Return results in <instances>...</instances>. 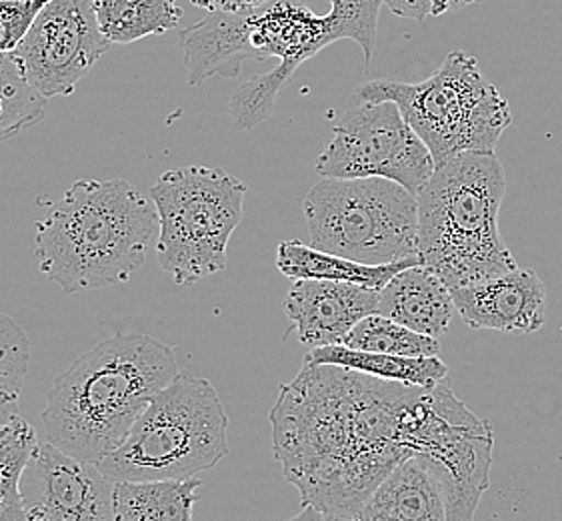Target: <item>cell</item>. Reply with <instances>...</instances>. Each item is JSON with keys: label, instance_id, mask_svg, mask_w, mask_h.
Masks as SVG:
<instances>
[{"label": "cell", "instance_id": "cell-2", "mask_svg": "<svg viewBox=\"0 0 562 521\" xmlns=\"http://www.w3.org/2000/svg\"><path fill=\"white\" fill-rule=\"evenodd\" d=\"M177 347L145 333H119L80 355L46 396V440L101 464L116 452L153 397L179 375Z\"/></svg>", "mask_w": 562, "mask_h": 521}, {"label": "cell", "instance_id": "cell-24", "mask_svg": "<svg viewBox=\"0 0 562 521\" xmlns=\"http://www.w3.org/2000/svg\"><path fill=\"white\" fill-rule=\"evenodd\" d=\"M342 345L360 352L391 353L403 357H439L440 341L372 313L347 335Z\"/></svg>", "mask_w": 562, "mask_h": 521}, {"label": "cell", "instance_id": "cell-29", "mask_svg": "<svg viewBox=\"0 0 562 521\" xmlns=\"http://www.w3.org/2000/svg\"><path fill=\"white\" fill-rule=\"evenodd\" d=\"M194 7L209 12H247L255 11L269 0H191Z\"/></svg>", "mask_w": 562, "mask_h": 521}, {"label": "cell", "instance_id": "cell-20", "mask_svg": "<svg viewBox=\"0 0 562 521\" xmlns=\"http://www.w3.org/2000/svg\"><path fill=\"white\" fill-rule=\"evenodd\" d=\"M304 362L338 365L359 374L379 377L384 381L427 387V389L440 386L449 375L447 363L440 362L439 357H403V355H391V353L360 352V350H350L342 343L315 347L306 353Z\"/></svg>", "mask_w": 562, "mask_h": 521}, {"label": "cell", "instance_id": "cell-7", "mask_svg": "<svg viewBox=\"0 0 562 521\" xmlns=\"http://www.w3.org/2000/svg\"><path fill=\"white\" fill-rule=\"evenodd\" d=\"M157 207V260L180 287L226 269V251L243 221L247 185L218 167L167 170L148 191Z\"/></svg>", "mask_w": 562, "mask_h": 521}, {"label": "cell", "instance_id": "cell-30", "mask_svg": "<svg viewBox=\"0 0 562 521\" xmlns=\"http://www.w3.org/2000/svg\"><path fill=\"white\" fill-rule=\"evenodd\" d=\"M286 521H328L325 518V513H321V511L315 510V508H311V506H303V511L301 513H296L294 518Z\"/></svg>", "mask_w": 562, "mask_h": 521}, {"label": "cell", "instance_id": "cell-22", "mask_svg": "<svg viewBox=\"0 0 562 521\" xmlns=\"http://www.w3.org/2000/svg\"><path fill=\"white\" fill-rule=\"evenodd\" d=\"M36 445V431L21 415L0 428V521H29L21 477Z\"/></svg>", "mask_w": 562, "mask_h": 521}, {"label": "cell", "instance_id": "cell-8", "mask_svg": "<svg viewBox=\"0 0 562 521\" xmlns=\"http://www.w3.org/2000/svg\"><path fill=\"white\" fill-rule=\"evenodd\" d=\"M311 245L367 265L418 255V199L403 185L367 179H323L306 195Z\"/></svg>", "mask_w": 562, "mask_h": 521}, {"label": "cell", "instance_id": "cell-11", "mask_svg": "<svg viewBox=\"0 0 562 521\" xmlns=\"http://www.w3.org/2000/svg\"><path fill=\"white\" fill-rule=\"evenodd\" d=\"M109 46L92 0H50L12 57L24 79L53 99L77 91Z\"/></svg>", "mask_w": 562, "mask_h": 521}, {"label": "cell", "instance_id": "cell-10", "mask_svg": "<svg viewBox=\"0 0 562 521\" xmlns=\"http://www.w3.org/2000/svg\"><path fill=\"white\" fill-rule=\"evenodd\" d=\"M337 41L330 14L318 16L296 0H269L250 12V45L259 60L279 58L281 65L238 87L231 101L235 123L250 131L267 121L277 95L294 70Z\"/></svg>", "mask_w": 562, "mask_h": 521}, {"label": "cell", "instance_id": "cell-5", "mask_svg": "<svg viewBox=\"0 0 562 521\" xmlns=\"http://www.w3.org/2000/svg\"><path fill=\"white\" fill-rule=\"evenodd\" d=\"M226 455L228 418L221 397L209 379L179 372L99 467L113 481L191 479Z\"/></svg>", "mask_w": 562, "mask_h": 521}, {"label": "cell", "instance_id": "cell-15", "mask_svg": "<svg viewBox=\"0 0 562 521\" xmlns=\"http://www.w3.org/2000/svg\"><path fill=\"white\" fill-rule=\"evenodd\" d=\"M250 12H211L180 33L191 87L203 85L214 75L235 79L247 60H259L250 45Z\"/></svg>", "mask_w": 562, "mask_h": 521}, {"label": "cell", "instance_id": "cell-17", "mask_svg": "<svg viewBox=\"0 0 562 521\" xmlns=\"http://www.w3.org/2000/svg\"><path fill=\"white\" fill-rule=\"evenodd\" d=\"M454 311L452 291L425 265L396 273L381 289V315L435 340L447 333Z\"/></svg>", "mask_w": 562, "mask_h": 521}, {"label": "cell", "instance_id": "cell-1", "mask_svg": "<svg viewBox=\"0 0 562 521\" xmlns=\"http://www.w3.org/2000/svg\"><path fill=\"white\" fill-rule=\"evenodd\" d=\"M437 387L405 386L304 362L270 409L272 447L303 506L359 518L372 491L416 457Z\"/></svg>", "mask_w": 562, "mask_h": 521}, {"label": "cell", "instance_id": "cell-4", "mask_svg": "<svg viewBox=\"0 0 562 521\" xmlns=\"http://www.w3.org/2000/svg\"><path fill=\"white\" fill-rule=\"evenodd\" d=\"M506 177L495 153H462L432 173L418 199V255L450 291L517 269L498 229Z\"/></svg>", "mask_w": 562, "mask_h": 521}, {"label": "cell", "instance_id": "cell-27", "mask_svg": "<svg viewBox=\"0 0 562 521\" xmlns=\"http://www.w3.org/2000/svg\"><path fill=\"white\" fill-rule=\"evenodd\" d=\"M50 0H0V55H11Z\"/></svg>", "mask_w": 562, "mask_h": 521}, {"label": "cell", "instance_id": "cell-3", "mask_svg": "<svg viewBox=\"0 0 562 521\" xmlns=\"http://www.w3.org/2000/svg\"><path fill=\"white\" fill-rule=\"evenodd\" d=\"M158 235L157 207L124 179H85L36 225L41 271L65 293L126 284Z\"/></svg>", "mask_w": 562, "mask_h": 521}, {"label": "cell", "instance_id": "cell-13", "mask_svg": "<svg viewBox=\"0 0 562 521\" xmlns=\"http://www.w3.org/2000/svg\"><path fill=\"white\" fill-rule=\"evenodd\" d=\"M381 291L360 285L299 279L284 297L296 337L311 350L340 345L360 321L379 313Z\"/></svg>", "mask_w": 562, "mask_h": 521}, {"label": "cell", "instance_id": "cell-14", "mask_svg": "<svg viewBox=\"0 0 562 521\" xmlns=\"http://www.w3.org/2000/svg\"><path fill=\"white\" fill-rule=\"evenodd\" d=\"M454 309L473 329L535 333L547 319V287L539 273L513 269L452 291Z\"/></svg>", "mask_w": 562, "mask_h": 521}, {"label": "cell", "instance_id": "cell-26", "mask_svg": "<svg viewBox=\"0 0 562 521\" xmlns=\"http://www.w3.org/2000/svg\"><path fill=\"white\" fill-rule=\"evenodd\" d=\"M330 19L337 29L338 41L350 38L362 48L367 70L371 68L376 31H379V12L386 0H328Z\"/></svg>", "mask_w": 562, "mask_h": 521}, {"label": "cell", "instance_id": "cell-23", "mask_svg": "<svg viewBox=\"0 0 562 521\" xmlns=\"http://www.w3.org/2000/svg\"><path fill=\"white\" fill-rule=\"evenodd\" d=\"M46 104L48 99L24 79L12 53L0 55V141L38 125L45 119Z\"/></svg>", "mask_w": 562, "mask_h": 521}, {"label": "cell", "instance_id": "cell-6", "mask_svg": "<svg viewBox=\"0 0 562 521\" xmlns=\"http://www.w3.org/2000/svg\"><path fill=\"white\" fill-rule=\"evenodd\" d=\"M355 95L364 101L394 102L437 167L462 153H495L513 123L508 101L484 79L479 60L459 48L450 51L428 79L371 80Z\"/></svg>", "mask_w": 562, "mask_h": 521}, {"label": "cell", "instance_id": "cell-25", "mask_svg": "<svg viewBox=\"0 0 562 521\" xmlns=\"http://www.w3.org/2000/svg\"><path fill=\"white\" fill-rule=\"evenodd\" d=\"M31 357V340L23 325L0 313V428L19 418Z\"/></svg>", "mask_w": 562, "mask_h": 521}, {"label": "cell", "instance_id": "cell-31", "mask_svg": "<svg viewBox=\"0 0 562 521\" xmlns=\"http://www.w3.org/2000/svg\"><path fill=\"white\" fill-rule=\"evenodd\" d=\"M328 521H360L359 518H340V520H328Z\"/></svg>", "mask_w": 562, "mask_h": 521}, {"label": "cell", "instance_id": "cell-28", "mask_svg": "<svg viewBox=\"0 0 562 521\" xmlns=\"http://www.w3.org/2000/svg\"><path fill=\"white\" fill-rule=\"evenodd\" d=\"M483 0H386L384 7L396 16L413 19L423 23L428 16H442L447 12H457Z\"/></svg>", "mask_w": 562, "mask_h": 521}, {"label": "cell", "instance_id": "cell-12", "mask_svg": "<svg viewBox=\"0 0 562 521\" xmlns=\"http://www.w3.org/2000/svg\"><path fill=\"white\" fill-rule=\"evenodd\" d=\"M114 481L101 467L38 442L21 477L29 521H114Z\"/></svg>", "mask_w": 562, "mask_h": 521}, {"label": "cell", "instance_id": "cell-9", "mask_svg": "<svg viewBox=\"0 0 562 521\" xmlns=\"http://www.w3.org/2000/svg\"><path fill=\"white\" fill-rule=\"evenodd\" d=\"M437 169L425 141L391 101H364L352 95L316 159L323 179L381 177L418 195Z\"/></svg>", "mask_w": 562, "mask_h": 521}, {"label": "cell", "instance_id": "cell-18", "mask_svg": "<svg viewBox=\"0 0 562 521\" xmlns=\"http://www.w3.org/2000/svg\"><path fill=\"white\" fill-rule=\"evenodd\" d=\"M415 265H423L420 257L389 263V265H367V263H359V260L338 257L333 253L316 250L313 245H304L296 239L282 241L277 250L279 271L293 281H299V279L338 281V284L369 287L376 291H381L396 273L405 271Z\"/></svg>", "mask_w": 562, "mask_h": 521}, {"label": "cell", "instance_id": "cell-19", "mask_svg": "<svg viewBox=\"0 0 562 521\" xmlns=\"http://www.w3.org/2000/svg\"><path fill=\"white\" fill-rule=\"evenodd\" d=\"M203 481H114V521H192Z\"/></svg>", "mask_w": 562, "mask_h": 521}, {"label": "cell", "instance_id": "cell-16", "mask_svg": "<svg viewBox=\"0 0 562 521\" xmlns=\"http://www.w3.org/2000/svg\"><path fill=\"white\" fill-rule=\"evenodd\" d=\"M359 520L449 521V510L435 472L423 457H411L372 491Z\"/></svg>", "mask_w": 562, "mask_h": 521}, {"label": "cell", "instance_id": "cell-21", "mask_svg": "<svg viewBox=\"0 0 562 521\" xmlns=\"http://www.w3.org/2000/svg\"><path fill=\"white\" fill-rule=\"evenodd\" d=\"M101 33L113 45L167 34L182 19L177 0H92Z\"/></svg>", "mask_w": 562, "mask_h": 521}]
</instances>
